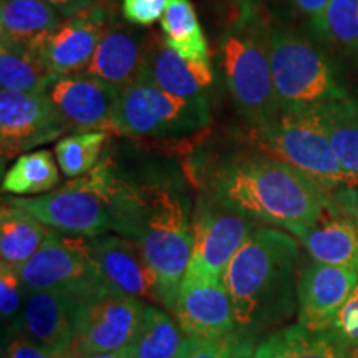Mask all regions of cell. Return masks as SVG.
<instances>
[{
  "instance_id": "1",
  "label": "cell",
  "mask_w": 358,
  "mask_h": 358,
  "mask_svg": "<svg viewBox=\"0 0 358 358\" xmlns=\"http://www.w3.org/2000/svg\"><path fill=\"white\" fill-rule=\"evenodd\" d=\"M204 192L254 222L284 227L294 236L327 208V192L315 181L262 153L224 159L209 173Z\"/></svg>"
},
{
  "instance_id": "2",
  "label": "cell",
  "mask_w": 358,
  "mask_h": 358,
  "mask_svg": "<svg viewBox=\"0 0 358 358\" xmlns=\"http://www.w3.org/2000/svg\"><path fill=\"white\" fill-rule=\"evenodd\" d=\"M299 245L274 227H256L232 257L222 277L243 335L262 332L294 312Z\"/></svg>"
},
{
  "instance_id": "3",
  "label": "cell",
  "mask_w": 358,
  "mask_h": 358,
  "mask_svg": "<svg viewBox=\"0 0 358 358\" xmlns=\"http://www.w3.org/2000/svg\"><path fill=\"white\" fill-rule=\"evenodd\" d=\"M116 234L140 245L158 275L161 306L173 313L192 248L189 206L181 191L163 181L128 185Z\"/></svg>"
},
{
  "instance_id": "4",
  "label": "cell",
  "mask_w": 358,
  "mask_h": 358,
  "mask_svg": "<svg viewBox=\"0 0 358 358\" xmlns=\"http://www.w3.org/2000/svg\"><path fill=\"white\" fill-rule=\"evenodd\" d=\"M128 182L116 176L105 159L92 171L34 198L3 201L24 209L52 229L65 234L100 237L118 231Z\"/></svg>"
},
{
  "instance_id": "5",
  "label": "cell",
  "mask_w": 358,
  "mask_h": 358,
  "mask_svg": "<svg viewBox=\"0 0 358 358\" xmlns=\"http://www.w3.org/2000/svg\"><path fill=\"white\" fill-rule=\"evenodd\" d=\"M221 64L227 90L249 128L275 118L280 103L275 93L268 48V27L257 13L244 10L221 40Z\"/></svg>"
},
{
  "instance_id": "6",
  "label": "cell",
  "mask_w": 358,
  "mask_h": 358,
  "mask_svg": "<svg viewBox=\"0 0 358 358\" xmlns=\"http://www.w3.org/2000/svg\"><path fill=\"white\" fill-rule=\"evenodd\" d=\"M249 136L262 155L297 168L325 192L358 181L340 164L319 110L280 108L272 122L249 128Z\"/></svg>"
},
{
  "instance_id": "7",
  "label": "cell",
  "mask_w": 358,
  "mask_h": 358,
  "mask_svg": "<svg viewBox=\"0 0 358 358\" xmlns=\"http://www.w3.org/2000/svg\"><path fill=\"white\" fill-rule=\"evenodd\" d=\"M268 48L282 110H317L347 96L329 58L303 35L268 27Z\"/></svg>"
},
{
  "instance_id": "8",
  "label": "cell",
  "mask_w": 358,
  "mask_h": 358,
  "mask_svg": "<svg viewBox=\"0 0 358 358\" xmlns=\"http://www.w3.org/2000/svg\"><path fill=\"white\" fill-rule=\"evenodd\" d=\"M208 98L186 100L156 87L141 77L118 95L115 133L143 138H179L209 127Z\"/></svg>"
},
{
  "instance_id": "9",
  "label": "cell",
  "mask_w": 358,
  "mask_h": 358,
  "mask_svg": "<svg viewBox=\"0 0 358 358\" xmlns=\"http://www.w3.org/2000/svg\"><path fill=\"white\" fill-rule=\"evenodd\" d=\"M27 290L88 295L110 285L93 256L90 237L53 231L35 256L19 267Z\"/></svg>"
},
{
  "instance_id": "10",
  "label": "cell",
  "mask_w": 358,
  "mask_h": 358,
  "mask_svg": "<svg viewBox=\"0 0 358 358\" xmlns=\"http://www.w3.org/2000/svg\"><path fill=\"white\" fill-rule=\"evenodd\" d=\"M252 219L219 203L208 192L198 196L191 213L192 248L186 277L222 282L226 268L256 229Z\"/></svg>"
},
{
  "instance_id": "11",
  "label": "cell",
  "mask_w": 358,
  "mask_h": 358,
  "mask_svg": "<svg viewBox=\"0 0 358 358\" xmlns=\"http://www.w3.org/2000/svg\"><path fill=\"white\" fill-rule=\"evenodd\" d=\"M145 302L111 285L88 295L80 319L75 350L83 358L131 345L146 312Z\"/></svg>"
},
{
  "instance_id": "12",
  "label": "cell",
  "mask_w": 358,
  "mask_h": 358,
  "mask_svg": "<svg viewBox=\"0 0 358 358\" xmlns=\"http://www.w3.org/2000/svg\"><path fill=\"white\" fill-rule=\"evenodd\" d=\"M47 93L0 92V153L2 161L29 153L69 133Z\"/></svg>"
},
{
  "instance_id": "13",
  "label": "cell",
  "mask_w": 358,
  "mask_h": 358,
  "mask_svg": "<svg viewBox=\"0 0 358 358\" xmlns=\"http://www.w3.org/2000/svg\"><path fill=\"white\" fill-rule=\"evenodd\" d=\"M87 297L62 290H29L19 335L53 353L75 347Z\"/></svg>"
},
{
  "instance_id": "14",
  "label": "cell",
  "mask_w": 358,
  "mask_h": 358,
  "mask_svg": "<svg viewBox=\"0 0 358 358\" xmlns=\"http://www.w3.org/2000/svg\"><path fill=\"white\" fill-rule=\"evenodd\" d=\"M70 131H115L113 115L120 92L87 71L58 77L47 90Z\"/></svg>"
},
{
  "instance_id": "15",
  "label": "cell",
  "mask_w": 358,
  "mask_h": 358,
  "mask_svg": "<svg viewBox=\"0 0 358 358\" xmlns=\"http://www.w3.org/2000/svg\"><path fill=\"white\" fill-rule=\"evenodd\" d=\"M110 24L108 8L93 3L66 17L64 24L38 45L37 50L58 77L80 73L87 70Z\"/></svg>"
},
{
  "instance_id": "16",
  "label": "cell",
  "mask_w": 358,
  "mask_h": 358,
  "mask_svg": "<svg viewBox=\"0 0 358 358\" xmlns=\"http://www.w3.org/2000/svg\"><path fill=\"white\" fill-rule=\"evenodd\" d=\"M358 284L355 268L315 262L297 282L299 324L310 330H329Z\"/></svg>"
},
{
  "instance_id": "17",
  "label": "cell",
  "mask_w": 358,
  "mask_h": 358,
  "mask_svg": "<svg viewBox=\"0 0 358 358\" xmlns=\"http://www.w3.org/2000/svg\"><path fill=\"white\" fill-rule=\"evenodd\" d=\"M93 256L111 287L161 306L158 275L134 241L116 232L90 237Z\"/></svg>"
},
{
  "instance_id": "18",
  "label": "cell",
  "mask_w": 358,
  "mask_h": 358,
  "mask_svg": "<svg viewBox=\"0 0 358 358\" xmlns=\"http://www.w3.org/2000/svg\"><path fill=\"white\" fill-rule=\"evenodd\" d=\"M173 315L187 337L217 340L231 335L236 329L232 302L224 282L185 275Z\"/></svg>"
},
{
  "instance_id": "19",
  "label": "cell",
  "mask_w": 358,
  "mask_h": 358,
  "mask_svg": "<svg viewBox=\"0 0 358 358\" xmlns=\"http://www.w3.org/2000/svg\"><path fill=\"white\" fill-rule=\"evenodd\" d=\"M153 38L155 34H143L136 25H124L118 20L113 24L111 19L85 71L122 92L141 78Z\"/></svg>"
},
{
  "instance_id": "20",
  "label": "cell",
  "mask_w": 358,
  "mask_h": 358,
  "mask_svg": "<svg viewBox=\"0 0 358 358\" xmlns=\"http://www.w3.org/2000/svg\"><path fill=\"white\" fill-rule=\"evenodd\" d=\"M141 77L153 82L164 92L178 98H186V100L204 98L208 88L214 82L209 62L187 60L169 48L164 43V38L156 37V35Z\"/></svg>"
},
{
  "instance_id": "21",
  "label": "cell",
  "mask_w": 358,
  "mask_h": 358,
  "mask_svg": "<svg viewBox=\"0 0 358 358\" xmlns=\"http://www.w3.org/2000/svg\"><path fill=\"white\" fill-rule=\"evenodd\" d=\"M295 237L302 241L317 262L350 267L358 272V231L329 206L310 227L297 232Z\"/></svg>"
},
{
  "instance_id": "22",
  "label": "cell",
  "mask_w": 358,
  "mask_h": 358,
  "mask_svg": "<svg viewBox=\"0 0 358 358\" xmlns=\"http://www.w3.org/2000/svg\"><path fill=\"white\" fill-rule=\"evenodd\" d=\"M66 17L42 0H2L0 2V35L2 40L35 48L64 24Z\"/></svg>"
},
{
  "instance_id": "23",
  "label": "cell",
  "mask_w": 358,
  "mask_h": 358,
  "mask_svg": "<svg viewBox=\"0 0 358 358\" xmlns=\"http://www.w3.org/2000/svg\"><path fill=\"white\" fill-rule=\"evenodd\" d=\"M345 343L332 330H310L301 324L272 332L254 350V358H348Z\"/></svg>"
},
{
  "instance_id": "24",
  "label": "cell",
  "mask_w": 358,
  "mask_h": 358,
  "mask_svg": "<svg viewBox=\"0 0 358 358\" xmlns=\"http://www.w3.org/2000/svg\"><path fill=\"white\" fill-rule=\"evenodd\" d=\"M52 227L7 201L0 211V256L2 262L19 268L42 248Z\"/></svg>"
},
{
  "instance_id": "25",
  "label": "cell",
  "mask_w": 358,
  "mask_h": 358,
  "mask_svg": "<svg viewBox=\"0 0 358 358\" xmlns=\"http://www.w3.org/2000/svg\"><path fill=\"white\" fill-rule=\"evenodd\" d=\"M58 78L35 48L0 40V85L2 90L47 93Z\"/></svg>"
},
{
  "instance_id": "26",
  "label": "cell",
  "mask_w": 358,
  "mask_h": 358,
  "mask_svg": "<svg viewBox=\"0 0 358 358\" xmlns=\"http://www.w3.org/2000/svg\"><path fill=\"white\" fill-rule=\"evenodd\" d=\"M317 110L340 164L358 178V98L347 95Z\"/></svg>"
},
{
  "instance_id": "27",
  "label": "cell",
  "mask_w": 358,
  "mask_h": 358,
  "mask_svg": "<svg viewBox=\"0 0 358 358\" xmlns=\"http://www.w3.org/2000/svg\"><path fill=\"white\" fill-rule=\"evenodd\" d=\"M164 43L187 60L209 62L206 35L189 0H169L161 17Z\"/></svg>"
},
{
  "instance_id": "28",
  "label": "cell",
  "mask_w": 358,
  "mask_h": 358,
  "mask_svg": "<svg viewBox=\"0 0 358 358\" xmlns=\"http://www.w3.org/2000/svg\"><path fill=\"white\" fill-rule=\"evenodd\" d=\"M52 151L37 150L19 156L2 179V191L13 196H38L57 189L60 169Z\"/></svg>"
},
{
  "instance_id": "29",
  "label": "cell",
  "mask_w": 358,
  "mask_h": 358,
  "mask_svg": "<svg viewBox=\"0 0 358 358\" xmlns=\"http://www.w3.org/2000/svg\"><path fill=\"white\" fill-rule=\"evenodd\" d=\"M182 334L178 320L156 306H148L140 330L128 347L129 353L131 358H178Z\"/></svg>"
},
{
  "instance_id": "30",
  "label": "cell",
  "mask_w": 358,
  "mask_h": 358,
  "mask_svg": "<svg viewBox=\"0 0 358 358\" xmlns=\"http://www.w3.org/2000/svg\"><path fill=\"white\" fill-rule=\"evenodd\" d=\"M108 138V131H82L58 140L55 158L64 176L73 179L92 171L100 161Z\"/></svg>"
},
{
  "instance_id": "31",
  "label": "cell",
  "mask_w": 358,
  "mask_h": 358,
  "mask_svg": "<svg viewBox=\"0 0 358 358\" xmlns=\"http://www.w3.org/2000/svg\"><path fill=\"white\" fill-rule=\"evenodd\" d=\"M313 27L335 47L358 52V0H330L319 24Z\"/></svg>"
},
{
  "instance_id": "32",
  "label": "cell",
  "mask_w": 358,
  "mask_h": 358,
  "mask_svg": "<svg viewBox=\"0 0 358 358\" xmlns=\"http://www.w3.org/2000/svg\"><path fill=\"white\" fill-rule=\"evenodd\" d=\"M27 294L29 290L20 279L19 268L7 262H0V313L3 327L10 332H19Z\"/></svg>"
},
{
  "instance_id": "33",
  "label": "cell",
  "mask_w": 358,
  "mask_h": 358,
  "mask_svg": "<svg viewBox=\"0 0 358 358\" xmlns=\"http://www.w3.org/2000/svg\"><path fill=\"white\" fill-rule=\"evenodd\" d=\"M330 330L342 340L348 348L358 347V284L353 289L345 306L338 312Z\"/></svg>"
},
{
  "instance_id": "34",
  "label": "cell",
  "mask_w": 358,
  "mask_h": 358,
  "mask_svg": "<svg viewBox=\"0 0 358 358\" xmlns=\"http://www.w3.org/2000/svg\"><path fill=\"white\" fill-rule=\"evenodd\" d=\"M169 0H122L123 17L131 25L150 27L163 17Z\"/></svg>"
},
{
  "instance_id": "35",
  "label": "cell",
  "mask_w": 358,
  "mask_h": 358,
  "mask_svg": "<svg viewBox=\"0 0 358 358\" xmlns=\"http://www.w3.org/2000/svg\"><path fill=\"white\" fill-rule=\"evenodd\" d=\"M227 337L211 340L185 337L178 358H227Z\"/></svg>"
},
{
  "instance_id": "36",
  "label": "cell",
  "mask_w": 358,
  "mask_h": 358,
  "mask_svg": "<svg viewBox=\"0 0 358 358\" xmlns=\"http://www.w3.org/2000/svg\"><path fill=\"white\" fill-rule=\"evenodd\" d=\"M327 206L340 216L348 219L358 231V181L355 185L327 192Z\"/></svg>"
},
{
  "instance_id": "37",
  "label": "cell",
  "mask_w": 358,
  "mask_h": 358,
  "mask_svg": "<svg viewBox=\"0 0 358 358\" xmlns=\"http://www.w3.org/2000/svg\"><path fill=\"white\" fill-rule=\"evenodd\" d=\"M3 358H83V357L75 350V347L65 353H53V352L45 350L42 347L35 345V343L30 342V340L22 337V335H17V337L8 343L6 352H3Z\"/></svg>"
},
{
  "instance_id": "38",
  "label": "cell",
  "mask_w": 358,
  "mask_h": 358,
  "mask_svg": "<svg viewBox=\"0 0 358 358\" xmlns=\"http://www.w3.org/2000/svg\"><path fill=\"white\" fill-rule=\"evenodd\" d=\"M330 0H292L295 7L301 10L303 15H307L312 20L313 25L319 24V20L324 15Z\"/></svg>"
},
{
  "instance_id": "39",
  "label": "cell",
  "mask_w": 358,
  "mask_h": 358,
  "mask_svg": "<svg viewBox=\"0 0 358 358\" xmlns=\"http://www.w3.org/2000/svg\"><path fill=\"white\" fill-rule=\"evenodd\" d=\"M42 2L52 3V6L57 7L65 17L75 15V13L82 12L85 8L93 6V0H42Z\"/></svg>"
},
{
  "instance_id": "40",
  "label": "cell",
  "mask_w": 358,
  "mask_h": 358,
  "mask_svg": "<svg viewBox=\"0 0 358 358\" xmlns=\"http://www.w3.org/2000/svg\"><path fill=\"white\" fill-rule=\"evenodd\" d=\"M85 358H131V353H129V348H123V350L108 352V353H96V355H90Z\"/></svg>"
},
{
  "instance_id": "41",
  "label": "cell",
  "mask_w": 358,
  "mask_h": 358,
  "mask_svg": "<svg viewBox=\"0 0 358 358\" xmlns=\"http://www.w3.org/2000/svg\"><path fill=\"white\" fill-rule=\"evenodd\" d=\"M348 358H358V347L350 348V352H348Z\"/></svg>"
},
{
  "instance_id": "42",
  "label": "cell",
  "mask_w": 358,
  "mask_h": 358,
  "mask_svg": "<svg viewBox=\"0 0 358 358\" xmlns=\"http://www.w3.org/2000/svg\"><path fill=\"white\" fill-rule=\"evenodd\" d=\"M227 358H254V355H250V357H227Z\"/></svg>"
}]
</instances>
